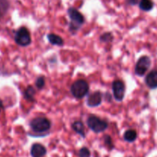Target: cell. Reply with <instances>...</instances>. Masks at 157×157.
<instances>
[{
  "mask_svg": "<svg viewBox=\"0 0 157 157\" xmlns=\"http://www.w3.org/2000/svg\"><path fill=\"white\" fill-rule=\"evenodd\" d=\"M90 86L86 81L78 79L71 86L70 91L72 96L76 99H82L88 93Z\"/></svg>",
  "mask_w": 157,
  "mask_h": 157,
  "instance_id": "cell-1",
  "label": "cell"
},
{
  "mask_svg": "<svg viewBox=\"0 0 157 157\" xmlns=\"http://www.w3.org/2000/svg\"><path fill=\"white\" fill-rule=\"evenodd\" d=\"M29 125L31 129L38 133L47 132L51 128V122L46 117L34 118L31 120Z\"/></svg>",
  "mask_w": 157,
  "mask_h": 157,
  "instance_id": "cell-2",
  "label": "cell"
},
{
  "mask_svg": "<svg viewBox=\"0 0 157 157\" xmlns=\"http://www.w3.org/2000/svg\"><path fill=\"white\" fill-rule=\"evenodd\" d=\"M86 123L88 127L96 133L103 132L108 128V123L106 121L102 120L98 116H94V115L89 116Z\"/></svg>",
  "mask_w": 157,
  "mask_h": 157,
  "instance_id": "cell-3",
  "label": "cell"
},
{
  "mask_svg": "<svg viewBox=\"0 0 157 157\" xmlns=\"http://www.w3.org/2000/svg\"><path fill=\"white\" fill-rule=\"evenodd\" d=\"M68 14L71 19L69 29L72 31H77L85 22L83 16L78 10L74 8H69L68 10Z\"/></svg>",
  "mask_w": 157,
  "mask_h": 157,
  "instance_id": "cell-4",
  "label": "cell"
},
{
  "mask_svg": "<svg viewBox=\"0 0 157 157\" xmlns=\"http://www.w3.org/2000/svg\"><path fill=\"white\" fill-rule=\"evenodd\" d=\"M15 42L20 46H27L31 43V36L25 27H21L15 35Z\"/></svg>",
  "mask_w": 157,
  "mask_h": 157,
  "instance_id": "cell-5",
  "label": "cell"
},
{
  "mask_svg": "<svg viewBox=\"0 0 157 157\" xmlns=\"http://www.w3.org/2000/svg\"><path fill=\"white\" fill-rule=\"evenodd\" d=\"M151 66V59L147 56L140 57L135 67V73L139 76H143L149 70Z\"/></svg>",
  "mask_w": 157,
  "mask_h": 157,
  "instance_id": "cell-6",
  "label": "cell"
},
{
  "mask_svg": "<svg viewBox=\"0 0 157 157\" xmlns=\"http://www.w3.org/2000/svg\"><path fill=\"white\" fill-rule=\"evenodd\" d=\"M125 85L123 81L115 80L113 82V97L118 102H122L125 96Z\"/></svg>",
  "mask_w": 157,
  "mask_h": 157,
  "instance_id": "cell-7",
  "label": "cell"
},
{
  "mask_svg": "<svg viewBox=\"0 0 157 157\" xmlns=\"http://www.w3.org/2000/svg\"><path fill=\"white\" fill-rule=\"evenodd\" d=\"M102 100V94L99 91H96L89 96V97L87 98L86 103L87 105L90 107H96L100 105Z\"/></svg>",
  "mask_w": 157,
  "mask_h": 157,
  "instance_id": "cell-8",
  "label": "cell"
},
{
  "mask_svg": "<svg viewBox=\"0 0 157 157\" xmlns=\"http://www.w3.org/2000/svg\"><path fill=\"white\" fill-rule=\"evenodd\" d=\"M145 82H146V86L149 87V89H154L157 88V71L152 70L150 72L147 74L146 78H145Z\"/></svg>",
  "mask_w": 157,
  "mask_h": 157,
  "instance_id": "cell-9",
  "label": "cell"
},
{
  "mask_svg": "<svg viewBox=\"0 0 157 157\" xmlns=\"http://www.w3.org/2000/svg\"><path fill=\"white\" fill-rule=\"evenodd\" d=\"M46 154V149L44 146L36 143L31 148V155L33 157H43Z\"/></svg>",
  "mask_w": 157,
  "mask_h": 157,
  "instance_id": "cell-10",
  "label": "cell"
},
{
  "mask_svg": "<svg viewBox=\"0 0 157 157\" xmlns=\"http://www.w3.org/2000/svg\"><path fill=\"white\" fill-rule=\"evenodd\" d=\"M72 129L75 131L76 133L80 135L82 137H85V129H84L83 123L81 121H75L72 124Z\"/></svg>",
  "mask_w": 157,
  "mask_h": 157,
  "instance_id": "cell-11",
  "label": "cell"
},
{
  "mask_svg": "<svg viewBox=\"0 0 157 157\" xmlns=\"http://www.w3.org/2000/svg\"><path fill=\"white\" fill-rule=\"evenodd\" d=\"M47 39L49 41V43L52 45H54V46H60L63 45V39L56 34L50 33V34L48 35Z\"/></svg>",
  "mask_w": 157,
  "mask_h": 157,
  "instance_id": "cell-12",
  "label": "cell"
},
{
  "mask_svg": "<svg viewBox=\"0 0 157 157\" xmlns=\"http://www.w3.org/2000/svg\"><path fill=\"white\" fill-rule=\"evenodd\" d=\"M123 138L126 141L129 142V143H132V142L135 141L137 138V133L136 132V130L133 129H128L125 132L124 136H123Z\"/></svg>",
  "mask_w": 157,
  "mask_h": 157,
  "instance_id": "cell-13",
  "label": "cell"
},
{
  "mask_svg": "<svg viewBox=\"0 0 157 157\" xmlns=\"http://www.w3.org/2000/svg\"><path fill=\"white\" fill-rule=\"evenodd\" d=\"M35 94H36V90L33 86H29L26 88V90L24 92V97L27 100L31 101V102H34L35 101Z\"/></svg>",
  "mask_w": 157,
  "mask_h": 157,
  "instance_id": "cell-14",
  "label": "cell"
},
{
  "mask_svg": "<svg viewBox=\"0 0 157 157\" xmlns=\"http://www.w3.org/2000/svg\"><path fill=\"white\" fill-rule=\"evenodd\" d=\"M153 2L151 0H140V8L143 11H150L153 8Z\"/></svg>",
  "mask_w": 157,
  "mask_h": 157,
  "instance_id": "cell-15",
  "label": "cell"
},
{
  "mask_svg": "<svg viewBox=\"0 0 157 157\" xmlns=\"http://www.w3.org/2000/svg\"><path fill=\"white\" fill-rule=\"evenodd\" d=\"M36 86L37 87V89L39 90H42L43 87L45 86V84H46V81H45V78L43 76L38 77L36 80Z\"/></svg>",
  "mask_w": 157,
  "mask_h": 157,
  "instance_id": "cell-16",
  "label": "cell"
},
{
  "mask_svg": "<svg viewBox=\"0 0 157 157\" xmlns=\"http://www.w3.org/2000/svg\"><path fill=\"white\" fill-rule=\"evenodd\" d=\"M113 35L110 33H105L100 36V40L104 43H110L113 40Z\"/></svg>",
  "mask_w": 157,
  "mask_h": 157,
  "instance_id": "cell-17",
  "label": "cell"
},
{
  "mask_svg": "<svg viewBox=\"0 0 157 157\" xmlns=\"http://www.w3.org/2000/svg\"><path fill=\"white\" fill-rule=\"evenodd\" d=\"M78 156L79 157H90V152L88 148L83 147L78 151Z\"/></svg>",
  "mask_w": 157,
  "mask_h": 157,
  "instance_id": "cell-18",
  "label": "cell"
},
{
  "mask_svg": "<svg viewBox=\"0 0 157 157\" xmlns=\"http://www.w3.org/2000/svg\"><path fill=\"white\" fill-rule=\"evenodd\" d=\"M103 140H104V143H105V144L108 147H109L110 149H113V141H112L111 137H110L109 136L105 135V136H104Z\"/></svg>",
  "mask_w": 157,
  "mask_h": 157,
  "instance_id": "cell-19",
  "label": "cell"
},
{
  "mask_svg": "<svg viewBox=\"0 0 157 157\" xmlns=\"http://www.w3.org/2000/svg\"><path fill=\"white\" fill-rule=\"evenodd\" d=\"M138 0H128V3L129 4V5H136V4L138 3Z\"/></svg>",
  "mask_w": 157,
  "mask_h": 157,
  "instance_id": "cell-20",
  "label": "cell"
},
{
  "mask_svg": "<svg viewBox=\"0 0 157 157\" xmlns=\"http://www.w3.org/2000/svg\"><path fill=\"white\" fill-rule=\"evenodd\" d=\"M2 109H3V103H2V100L0 99V113L2 112Z\"/></svg>",
  "mask_w": 157,
  "mask_h": 157,
  "instance_id": "cell-21",
  "label": "cell"
}]
</instances>
